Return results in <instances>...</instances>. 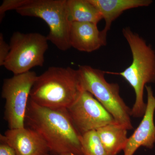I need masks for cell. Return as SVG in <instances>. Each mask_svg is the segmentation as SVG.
Instances as JSON below:
<instances>
[{
  "label": "cell",
  "instance_id": "cell-14",
  "mask_svg": "<svg viewBox=\"0 0 155 155\" xmlns=\"http://www.w3.org/2000/svg\"><path fill=\"white\" fill-rule=\"evenodd\" d=\"M67 2L71 22H89L97 25L103 19L100 11L89 0H67Z\"/></svg>",
  "mask_w": 155,
  "mask_h": 155
},
{
  "label": "cell",
  "instance_id": "cell-2",
  "mask_svg": "<svg viewBox=\"0 0 155 155\" xmlns=\"http://www.w3.org/2000/svg\"><path fill=\"white\" fill-rule=\"evenodd\" d=\"M84 90L78 69L50 67L37 77L29 98L44 107L68 110Z\"/></svg>",
  "mask_w": 155,
  "mask_h": 155
},
{
  "label": "cell",
  "instance_id": "cell-18",
  "mask_svg": "<svg viewBox=\"0 0 155 155\" xmlns=\"http://www.w3.org/2000/svg\"><path fill=\"white\" fill-rule=\"evenodd\" d=\"M0 155H17L13 148L4 140L0 138Z\"/></svg>",
  "mask_w": 155,
  "mask_h": 155
},
{
  "label": "cell",
  "instance_id": "cell-4",
  "mask_svg": "<svg viewBox=\"0 0 155 155\" xmlns=\"http://www.w3.org/2000/svg\"><path fill=\"white\" fill-rule=\"evenodd\" d=\"M78 70L83 89L95 97L101 104L114 117L116 124L127 130L133 129L131 123V109L120 95V87L105 78L106 72L90 66H80Z\"/></svg>",
  "mask_w": 155,
  "mask_h": 155
},
{
  "label": "cell",
  "instance_id": "cell-9",
  "mask_svg": "<svg viewBox=\"0 0 155 155\" xmlns=\"http://www.w3.org/2000/svg\"><path fill=\"white\" fill-rule=\"evenodd\" d=\"M145 87L147 93L146 110L138 127L128 137L123 150L124 155H133L140 147L153 148L155 143V97L150 86L146 85Z\"/></svg>",
  "mask_w": 155,
  "mask_h": 155
},
{
  "label": "cell",
  "instance_id": "cell-17",
  "mask_svg": "<svg viewBox=\"0 0 155 155\" xmlns=\"http://www.w3.org/2000/svg\"><path fill=\"white\" fill-rule=\"evenodd\" d=\"M10 45L8 44L4 40L3 34H0V66H4V63L10 53Z\"/></svg>",
  "mask_w": 155,
  "mask_h": 155
},
{
  "label": "cell",
  "instance_id": "cell-1",
  "mask_svg": "<svg viewBox=\"0 0 155 155\" xmlns=\"http://www.w3.org/2000/svg\"><path fill=\"white\" fill-rule=\"evenodd\" d=\"M25 123L46 142L50 152L58 155H83L81 134L73 124L68 110L44 107L29 98Z\"/></svg>",
  "mask_w": 155,
  "mask_h": 155
},
{
  "label": "cell",
  "instance_id": "cell-16",
  "mask_svg": "<svg viewBox=\"0 0 155 155\" xmlns=\"http://www.w3.org/2000/svg\"><path fill=\"white\" fill-rule=\"evenodd\" d=\"M24 0H4L0 7V20H2L5 13L10 10H16L22 5Z\"/></svg>",
  "mask_w": 155,
  "mask_h": 155
},
{
  "label": "cell",
  "instance_id": "cell-5",
  "mask_svg": "<svg viewBox=\"0 0 155 155\" xmlns=\"http://www.w3.org/2000/svg\"><path fill=\"white\" fill-rule=\"evenodd\" d=\"M67 0H24L16 10L22 16L35 17L45 21L49 28L48 41L62 51L71 48L69 41L71 22Z\"/></svg>",
  "mask_w": 155,
  "mask_h": 155
},
{
  "label": "cell",
  "instance_id": "cell-7",
  "mask_svg": "<svg viewBox=\"0 0 155 155\" xmlns=\"http://www.w3.org/2000/svg\"><path fill=\"white\" fill-rule=\"evenodd\" d=\"M37 76L35 72L30 71L4 80L2 97L5 101L4 119L9 129L25 127L31 91Z\"/></svg>",
  "mask_w": 155,
  "mask_h": 155
},
{
  "label": "cell",
  "instance_id": "cell-13",
  "mask_svg": "<svg viewBox=\"0 0 155 155\" xmlns=\"http://www.w3.org/2000/svg\"><path fill=\"white\" fill-rule=\"evenodd\" d=\"M102 143L110 155H117L125 149L128 137L127 130L116 123L96 130Z\"/></svg>",
  "mask_w": 155,
  "mask_h": 155
},
{
  "label": "cell",
  "instance_id": "cell-12",
  "mask_svg": "<svg viewBox=\"0 0 155 155\" xmlns=\"http://www.w3.org/2000/svg\"><path fill=\"white\" fill-rule=\"evenodd\" d=\"M96 7L105 21L104 30L108 31L112 22L126 10L139 7H147L151 0H89Z\"/></svg>",
  "mask_w": 155,
  "mask_h": 155
},
{
  "label": "cell",
  "instance_id": "cell-3",
  "mask_svg": "<svg viewBox=\"0 0 155 155\" xmlns=\"http://www.w3.org/2000/svg\"><path fill=\"white\" fill-rule=\"evenodd\" d=\"M122 34L131 50L132 62L123 72L111 73L121 75L134 90L135 101L131 116L140 118L146 110L147 104L143 101L144 87L147 84L155 82V51L129 27L123 28Z\"/></svg>",
  "mask_w": 155,
  "mask_h": 155
},
{
  "label": "cell",
  "instance_id": "cell-15",
  "mask_svg": "<svg viewBox=\"0 0 155 155\" xmlns=\"http://www.w3.org/2000/svg\"><path fill=\"white\" fill-rule=\"evenodd\" d=\"M80 142L83 155H110L103 146L96 130L81 134Z\"/></svg>",
  "mask_w": 155,
  "mask_h": 155
},
{
  "label": "cell",
  "instance_id": "cell-19",
  "mask_svg": "<svg viewBox=\"0 0 155 155\" xmlns=\"http://www.w3.org/2000/svg\"><path fill=\"white\" fill-rule=\"evenodd\" d=\"M49 155H50V154ZM77 155L74 154L73 153H67V154H63V155Z\"/></svg>",
  "mask_w": 155,
  "mask_h": 155
},
{
  "label": "cell",
  "instance_id": "cell-8",
  "mask_svg": "<svg viewBox=\"0 0 155 155\" xmlns=\"http://www.w3.org/2000/svg\"><path fill=\"white\" fill-rule=\"evenodd\" d=\"M67 110L73 124L81 135L105 125L116 123L114 117L101 103L85 90Z\"/></svg>",
  "mask_w": 155,
  "mask_h": 155
},
{
  "label": "cell",
  "instance_id": "cell-11",
  "mask_svg": "<svg viewBox=\"0 0 155 155\" xmlns=\"http://www.w3.org/2000/svg\"><path fill=\"white\" fill-rule=\"evenodd\" d=\"M97 25L89 22H71V47L80 51L91 52L106 45L107 31L99 30Z\"/></svg>",
  "mask_w": 155,
  "mask_h": 155
},
{
  "label": "cell",
  "instance_id": "cell-10",
  "mask_svg": "<svg viewBox=\"0 0 155 155\" xmlns=\"http://www.w3.org/2000/svg\"><path fill=\"white\" fill-rule=\"evenodd\" d=\"M17 155H49V148L38 134L28 127L10 129L1 134Z\"/></svg>",
  "mask_w": 155,
  "mask_h": 155
},
{
  "label": "cell",
  "instance_id": "cell-6",
  "mask_svg": "<svg viewBox=\"0 0 155 155\" xmlns=\"http://www.w3.org/2000/svg\"><path fill=\"white\" fill-rule=\"evenodd\" d=\"M48 41L46 36L36 32H14L11 38L10 53L3 66L14 75L42 67L48 48Z\"/></svg>",
  "mask_w": 155,
  "mask_h": 155
}]
</instances>
